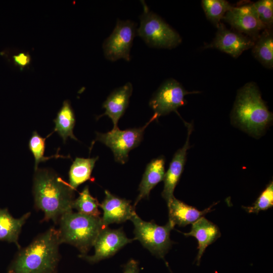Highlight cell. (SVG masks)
Returning a JSON list of instances; mask_svg holds the SVG:
<instances>
[{"mask_svg": "<svg viewBox=\"0 0 273 273\" xmlns=\"http://www.w3.org/2000/svg\"><path fill=\"white\" fill-rule=\"evenodd\" d=\"M74 190L53 170H34L32 193L34 207L43 212L41 221L57 224L62 215L72 210Z\"/></svg>", "mask_w": 273, "mask_h": 273, "instance_id": "cell-1", "label": "cell"}, {"mask_svg": "<svg viewBox=\"0 0 273 273\" xmlns=\"http://www.w3.org/2000/svg\"><path fill=\"white\" fill-rule=\"evenodd\" d=\"M60 244L57 229L50 228L19 250L8 273H57Z\"/></svg>", "mask_w": 273, "mask_h": 273, "instance_id": "cell-2", "label": "cell"}, {"mask_svg": "<svg viewBox=\"0 0 273 273\" xmlns=\"http://www.w3.org/2000/svg\"><path fill=\"white\" fill-rule=\"evenodd\" d=\"M232 118L247 132L259 135L272 120V114L262 100L256 84L246 83L238 92Z\"/></svg>", "mask_w": 273, "mask_h": 273, "instance_id": "cell-3", "label": "cell"}, {"mask_svg": "<svg viewBox=\"0 0 273 273\" xmlns=\"http://www.w3.org/2000/svg\"><path fill=\"white\" fill-rule=\"evenodd\" d=\"M60 244L66 243L76 247L81 255H86L103 226L101 217L81 214L73 210L61 216L58 223Z\"/></svg>", "mask_w": 273, "mask_h": 273, "instance_id": "cell-4", "label": "cell"}, {"mask_svg": "<svg viewBox=\"0 0 273 273\" xmlns=\"http://www.w3.org/2000/svg\"><path fill=\"white\" fill-rule=\"evenodd\" d=\"M142 2L144 10L136 34L151 47L171 49L180 44L182 38L178 33Z\"/></svg>", "mask_w": 273, "mask_h": 273, "instance_id": "cell-5", "label": "cell"}, {"mask_svg": "<svg viewBox=\"0 0 273 273\" xmlns=\"http://www.w3.org/2000/svg\"><path fill=\"white\" fill-rule=\"evenodd\" d=\"M130 220L134 227V239L139 240L153 255L164 258L173 243L170 233L174 225L169 221L164 225L144 221L135 212Z\"/></svg>", "mask_w": 273, "mask_h": 273, "instance_id": "cell-6", "label": "cell"}, {"mask_svg": "<svg viewBox=\"0 0 273 273\" xmlns=\"http://www.w3.org/2000/svg\"><path fill=\"white\" fill-rule=\"evenodd\" d=\"M157 119L153 115L142 127L125 130H120L117 127L106 133L97 132L95 141H99L109 147L113 153L115 161L124 164L128 159L129 152L141 144L147 127Z\"/></svg>", "mask_w": 273, "mask_h": 273, "instance_id": "cell-7", "label": "cell"}, {"mask_svg": "<svg viewBox=\"0 0 273 273\" xmlns=\"http://www.w3.org/2000/svg\"><path fill=\"white\" fill-rule=\"evenodd\" d=\"M136 30L134 22L117 19L113 31L103 44L105 58L113 62L121 59L129 61L130 52Z\"/></svg>", "mask_w": 273, "mask_h": 273, "instance_id": "cell-8", "label": "cell"}, {"mask_svg": "<svg viewBox=\"0 0 273 273\" xmlns=\"http://www.w3.org/2000/svg\"><path fill=\"white\" fill-rule=\"evenodd\" d=\"M198 91L188 92L174 79L164 81L152 96L149 106L154 112L157 119L177 109L186 104L185 96L198 93Z\"/></svg>", "mask_w": 273, "mask_h": 273, "instance_id": "cell-9", "label": "cell"}, {"mask_svg": "<svg viewBox=\"0 0 273 273\" xmlns=\"http://www.w3.org/2000/svg\"><path fill=\"white\" fill-rule=\"evenodd\" d=\"M222 20L234 30L255 41L263 30L266 29L260 21L253 3L232 6Z\"/></svg>", "mask_w": 273, "mask_h": 273, "instance_id": "cell-10", "label": "cell"}, {"mask_svg": "<svg viewBox=\"0 0 273 273\" xmlns=\"http://www.w3.org/2000/svg\"><path fill=\"white\" fill-rule=\"evenodd\" d=\"M135 240L128 238L121 228L113 230L108 226L102 229L94 247V255L79 256L88 262L94 264L114 255L126 244Z\"/></svg>", "mask_w": 273, "mask_h": 273, "instance_id": "cell-11", "label": "cell"}, {"mask_svg": "<svg viewBox=\"0 0 273 273\" xmlns=\"http://www.w3.org/2000/svg\"><path fill=\"white\" fill-rule=\"evenodd\" d=\"M213 41L205 48H215L237 58L243 52L252 48L255 41L249 37L235 30L228 29L221 22L217 26Z\"/></svg>", "mask_w": 273, "mask_h": 273, "instance_id": "cell-12", "label": "cell"}, {"mask_svg": "<svg viewBox=\"0 0 273 273\" xmlns=\"http://www.w3.org/2000/svg\"><path fill=\"white\" fill-rule=\"evenodd\" d=\"M105 197L100 207L103 211L101 217L103 228L111 223H120L130 220L135 212L131 201L120 198L105 190Z\"/></svg>", "mask_w": 273, "mask_h": 273, "instance_id": "cell-13", "label": "cell"}, {"mask_svg": "<svg viewBox=\"0 0 273 273\" xmlns=\"http://www.w3.org/2000/svg\"><path fill=\"white\" fill-rule=\"evenodd\" d=\"M186 125L188 128L187 140L184 146L175 153L163 179L164 188L161 195L167 205L174 197L173 192L183 173L186 161L187 150L190 148L189 139L193 127L190 123H186Z\"/></svg>", "mask_w": 273, "mask_h": 273, "instance_id": "cell-14", "label": "cell"}, {"mask_svg": "<svg viewBox=\"0 0 273 273\" xmlns=\"http://www.w3.org/2000/svg\"><path fill=\"white\" fill-rule=\"evenodd\" d=\"M132 90V85L129 82L113 90L103 104L102 107L105 109V112L99 116L97 119L102 116H107L113 122V128L118 127L119 120L128 107Z\"/></svg>", "mask_w": 273, "mask_h": 273, "instance_id": "cell-15", "label": "cell"}, {"mask_svg": "<svg viewBox=\"0 0 273 273\" xmlns=\"http://www.w3.org/2000/svg\"><path fill=\"white\" fill-rule=\"evenodd\" d=\"M183 234L187 237H195L198 241V252L196 258L198 265L200 264L201 257L206 248L221 236L218 226L204 216L192 224L191 230L189 233Z\"/></svg>", "mask_w": 273, "mask_h": 273, "instance_id": "cell-16", "label": "cell"}, {"mask_svg": "<svg viewBox=\"0 0 273 273\" xmlns=\"http://www.w3.org/2000/svg\"><path fill=\"white\" fill-rule=\"evenodd\" d=\"M165 158L159 156L152 159L146 166L139 187V193L133 207L143 199H148L151 191L160 181L165 175Z\"/></svg>", "mask_w": 273, "mask_h": 273, "instance_id": "cell-17", "label": "cell"}, {"mask_svg": "<svg viewBox=\"0 0 273 273\" xmlns=\"http://www.w3.org/2000/svg\"><path fill=\"white\" fill-rule=\"evenodd\" d=\"M169 221L174 226H185L193 224L207 213L211 211L212 205L200 211L195 207L189 205L174 197L167 205Z\"/></svg>", "mask_w": 273, "mask_h": 273, "instance_id": "cell-18", "label": "cell"}, {"mask_svg": "<svg viewBox=\"0 0 273 273\" xmlns=\"http://www.w3.org/2000/svg\"><path fill=\"white\" fill-rule=\"evenodd\" d=\"M30 215L31 212H28L19 218H15L7 208H0V241L13 243L20 250L21 248L18 242L19 235Z\"/></svg>", "mask_w": 273, "mask_h": 273, "instance_id": "cell-19", "label": "cell"}, {"mask_svg": "<svg viewBox=\"0 0 273 273\" xmlns=\"http://www.w3.org/2000/svg\"><path fill=\"white\" fill-rule=\"evenodd\" d=\"M75 121V116L70 103L68 100H65L54 120L55 127L53 132H57L64 144L68 138L77 141L73 134Z\"/></svg>", "mask_w": 273, "mask_h": 273, "instance_id": "cell-20", "label": "cell"}, {"mask_svg": "<svg viewBox=\"0 0 273 273\" xmlns=\"http://www.w3.org/2000/svg\"><path fill=\"white\" fill-rule=\"evenodd\" d=\"M99 157L93 158L76 157L69 171V184L75 190L81 184L92 180L91 174Z\"/></svg>", "mask_w": 273, "mask_h": 273, "instance_id": "cell-21", "label": "cell"}, {"mask_svg": "<svg viewBox=\"0 0 273 273\" xmlns=\"http://www.w3.org/2000/svg\"><path fill=\"white\" fill-rule=\"evenodd\" d=\"M253 55L262 65L273 68V33L272 29H264L255 41Z\"/></svg>", "mask_w": 273, "mask_h": 273, "instance_id": "cell-22", "label": "cell"}, {"mask_svg": "<svg viewBox=\"0 0 273 273\" xmlns=\"http://www.w3.org/2000/svg\"><path fill=\"white\" fill-rule=\"evenodd\" d=\"M99 206L97 199L90 195L88 186H86L79 196L74 200L72 209H75L77 212L83 214L99 217L101 215L98 208Z\"/></svg>", "mask_w": 273, "mask_h": 273, "instance_id": "cell-23", "label": "cell"}, {"mask_svg": "<svg viewBox=\"0 0 273 273\" xmlns=\"http://www.w3.org/2000/svg\"><path fill=\"white\" fill-rule=\"evenodd\" d=\"M201 3L206 17L216 27L232 7L230 3L225 0H202Z\"/></svg>", "mask_w": 273, "mask_h": 273, "instance_id": "cell-24", "label": "cell"}, {"mask_svg": "<svg viewBox=\"0 0 273 273\" xmlns=\"http://www.w3.org/2000/svg\"><path fill=\"white\" fill-rule=\"evenodd\" d=\"M47 138H43L36 131H34L29 139L28 147L34 158V170L38 168V164L40 162H45L49 159L60 157L70 158V157L67 156L64 157L58 153L50 157H45L44 155L46 147L45 142Z\"/></svg>", "mask_w": 273, "mask_h": 273, "instance_id": "cell-25", "label": "cell"}, {"mask_svg": "<svg viewBox=\"0 0 273 273\" xmlns=\"http://www.w3.org/2000/svg\"><path fill=\"white\" fill-rule=\"evenodd\" d=\"M273 206V183L270 181L262 192L254 204L251 206L243 208L249 213H258L260 211L267 210Z\"/></svg>", "mask_w": 273, "mask_h": 273, "instance_id": "cell-26", "label": "cell"}, {"mask_svg": "<svg viewBox=\"0 0 273 273\" xmlns=\"http://www.w3.org/2000/svg\"><path fill=\"white\" fill-rule=\"evenodd\" d=\"M258 18L266 29L273 25V1L260 0L253 3Z\"/></svg>", "mask_w": 273, "mask_h": 273, "instance_id": "cell-27", "label": "cell"}, {"mask_svg": "<svg viewBox=\"0 0 273 273\" xmlns=\"http://www.w3.org/2000/svg\"><path fill=\"white\" fill-rule=\"evenodd\" d=\"M13 58L15 64L20 67L21 70L31 62V57L28 53H20L14 56Z\"/></svg>", "mask_w": 273, "mask_h": 273, "instance_id": "cell-28", "label": "cell"}, {"mask_svg": "<svg viewBox=\"0 0 273 273\" xmlns=\"http://www.w3.org/2000/svg\"><path fill=\"white\" fill-rule=\"evenodd\" d=\"M123 273H139L138 262L133 259L130 260L124 265Z\"/></svg>", "mask_w": 273, "mask_h": 273, "instance_id": "cell-29", "label": "cell"}, {"mask_svg": "<svg viewBox=\"0 0 273 273\" xmlns=\"http://www.w3.org/2000/svg\"><path fill=\"white\" fill-rule=\"evenodd\" d=\"M172 273V272H171Z\"/></svg>", "mask_w": 273, "mask_h": 273, "instance_id": "cell-30", "label": "cell"}]
</instances>
